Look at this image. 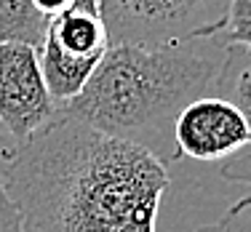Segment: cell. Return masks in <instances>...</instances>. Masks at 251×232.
<instances>
[{"instance_id": "13", "label": "cell", "mask_w": 251, "mask_h": 232, "mask_svg": "<svg viewBox=\"0 0 251 232\" xmlns=\"http://www.w3.org/2000/svg\"><path fill=\"white\" fill-rule=\"evenodd\" d=\"M35 8L40 11L43 16H49V19H53V16L64 14V11L70 8V5L75 3V0H32Z\"/></svg>"}, {"instance_id": "3", "label": "cell", "mask_w": 251, "mask_h": 232, "mask_svg": "<svg viewBox=\"0 0 251 232\" xmlns=\"http://www.w3.org/2000/svg\"><path fill=\"white\" fill-rule=\"evenodd\" d=\"M110 46L99 0H75L64 14L53 16L38 48L40 72L53 102L64 107L80 96Z\"/></svg>"}, {"instance_id": "6", "label": "cell", "mask_w": 251, "mask_h": 232, "mask_svg": "<svg viewBox=\"0 0 251 232\" xmlns=\"http://www.w3.org/2000/svg\"><path fill=\"white\" fill-rule=\"evenodd\" d=\"M174 141L182 158L214 163L251 147V131L246 117L230 99L208 93L179 112L174 123Z\"/></svg>"}, {"instance_id": "8", "label": "cell", "mask_w": 251, "mask_h": 232, "mask_svg": "<svg viewBox=\"0 0 251 232\" xmlns=\"http://www.w3.org/2000/svg\"><path fill=\"white\" fill-rule=\"evenodd\" d=\"M217 96L230 99L232 104L241 110V115L246 117V126L251 131V51L246 48H232L227 67L217 86Z\"/></svg>"}, {"instance_id": "10", "label": "cell", "mask_w": 251, "mask_h": 232, "mask_svg": "<svg viewBox=\"0 0 251 232\" xmlns=\"http://www.w3.org/2000/svg\"><path fill=\"white\" fill-rule=\"evenodd\" d=\"M195 232H251V198H241L232 208H227L222 219L203 224Z\"/></svg>"}, {"instance_id": "1", "label": "cell", "mask_w": 251, "mask_h": 232, "mask_svg": "<svg viewBox=\"0 0 251 232\" xmlns=\"http://www.w3.org/2000/svg\"><path fill=\"white\" fill-rule=\"evenodd\" d=\"M0 182L25 232H158L169 168L59 110L0 165Z\"/></svg>"}, {"instance_id": "4", "label": "cell", "mask_w": 251, "mask_h": 232, "mask_svg": "<svg viewBox=\"0 0 251 232\" xmlns=\"http://www.w3.org/2000/svg\"><path fill=\"white\" fill-rule=\"evenodd\" d=\"M230 0H99L110 43L163 46L214 38Z\"/></svg>"}, {"instance_id": "2", "label": "cell", "mask_w": 251, "mask_h": 232, "mask_svg": "<svg viewBox=\"0 0 251 232\" xmlns=\"http://www.w3.org/2000/svg\"><path fill=\"white\" fill-rule=\"evenodd\" d=\"M230 51L217 38L163 46L112 43L83 93L62 112L171 165L182 160L174 141L179 112L217 91Z\"/></svg>"}, {"instance_id": "14", "label": "cell", "mask_w": 251, "mask_h": 232, "mask_svg": "<svg viewBox=\"0 0 251 232\" xmlns=\"http://www.w3.org/2000/svg\"><path fill=\"white\" fill-rule=\"evenodd\" d=\"M16 150H19V144L11 139V134L3 128V123H0V165L8 163V160L16 155Z\"/></svg>"}, {"instance_id": "5", "label": "cell", "mask_w": 251, "mask_h": 232, "mask_svg": "<svg viewBox=\"0 0 251 232\" xmlns=\"http://www.w3.org/2000/svg\"><path fill=\"white\" fill-rule=\"evenodd\" d=\"M59 110L40 72L38 51L25 43H0V123L11 139L29 141L56 120Z\"/></svg>"}, {"instance_id": "7", "label": "cell", "mask_w": 251, "mask_h": 232, "mask_svg": "<svg viewBox=\"0 0 251 232\" xmlns=\"http://www.w3.org/2000/svg\"><path fill=\"white\" fill-rule=\"evenodd\" d=\"M49 22L32 0H0V43H25L38 51Z\"/></svg>"}, {"instance_id": "9", "label": "cell", "mask_w": 251, "mask_h": 232, "mask_svg": "<svg viewBox=\"0 0 251 232\" xmlns=\"http://www.w3.org/2000/svg\"><path fill=\"white\" fill-rule=\"evenodd\" d=\"M214 38L227 48L251 51V0H230L225 27Z\"/></svg>"}, {"instance_id": "11", "label": "cell", "mask_w": 251, "mask_h": 232, "mask_svg": "<svg viewBox=\"0 0 251 232\" xmlns=\"http://www.w3.org/2000/svg\"><path fill=\"white\" fill-rule=\"evenodd\" d=\"M219 174H222V179L232 182V184H249L251 187V147L235 152L232 158L222 160Z\"/></svg>"}, {"instance_id": "12", "label": "cell", "mask_w": 251, "mask_h": 232, "mask_svg": "<svg viewBox=\"0 0 251 232\" xmlns=\"http://www.w3.org/2000/svg\"><path fill=\"white\" fill-rule=\"evenodd\" d=\"M0 232H25L19 222V213H16L14 203H11L3 182H0Z\"/></svg>"}]
</instances>
